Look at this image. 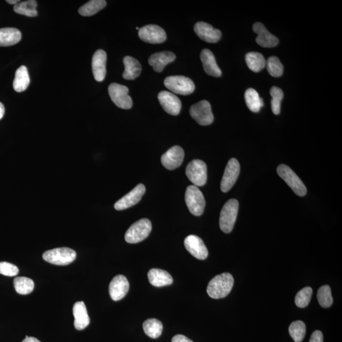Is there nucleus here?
<instances>
[{
	"label": "nucleus",
	"mask_w": 342,
	"mask_h": 342,
	"mask_svg": "<svg viewBox=\"0 0 342 342\" xmlns=\"http://www.w3.org/2000/svg\"><path fill=\"white\" fill-rule=\"evenodd\" d=\"M234 285V279L230 273H224L215 276L208 284V296L214 299H223L228 296Z\"/></svg>",
	"instance_id": "nucleus-1"
},
{
	"label": "nucleus",
	"mask_w": 342,
	"mask_h": 342,
	"mask_svg": "<svg viewBox=\"0 0 342 342\" xmlns=\"http://www.w3.org/2000/svg\"><path fill=\"white\" fill-rule=\"evenodd\" d=\"M239 203L236 199H230L222 208L219 226L222 231L225 233H231L234 228L239 213Z\"/></svg>",
	"instance_id": "nucleus-2"
},
{
	"label": "nucleus",
	"mask_w": 342,
	"mask_h": 342,
	"mask_svg": "<svg viewBox=\"0 0 342 342\" xmlns=\"http://www.w3.org/2000/svg\"><path fill=\"white\" fill-rule=\"evenodd\" d=\"M149 219H142L129 227L125 234V240L129 244H137L147 239L151 231Z\"/></svg>",
	"instance_id": "nucleus-3"
},
{
	"label": "nucleus",
	"mask_w": 342,
	"mask_h": 342,
	"mask_svg": "<svg viewBox=\"0 0 342 342\" xmlns=\"http://www.w3.org/2000/svg\"><path fill=\"white\" fill-rule=\"evenodd\" d=\"M76 252L67 247L57 248L46 251L43 254V259L52 265L66 266L74 262Z\"/></svg>",
	"instance_id": "nucleus-4"
},
{
	"label": "nucleus",
	"mask_w": 342,
	"mask_h": 342,
	"mask_svg": "<svg viewBox=\"0 0 342 342\" xmlns=\"http://www.w3.org/2000/svg\"><path fill=\"white\" fill-rule=\"evenodd\" d=\"M185 202L190 213L195 216L202 215L205 207L203 193L195 185L187 188L185 193Z\"/></svg>",
	"instance_id": "nucleus-5"
},
{
	"label": "nucleus",
	"mask_w": 342,
	"mask_h": 342,
	"mask_svg": "<svg viewBox=\"0 0 342 342\" xmlns=\"http://www.w3.org/2000/svg\"><path fill=\"white\" fill-rule=\"evenodd\" d=\"M164 85L175 94L181 95H189L195 91L194 83L189 77L182 75H172L166 77Z\"/></svg>",
	"instance_id": "nucleus-6"
},
{
	"label": "nucleus",
	"mask_w": 342,
	"mask_h": 342,
	"mask_svg": "<svg viewBox=\"0 0 342 342\" xmlns=\"http://www.w3.org/2000/svg\"><path fill=\"white\" fill-rule=\"evenodd\" d=\"M277 172L279 177L286 182V183L291 188L296 194L300 197H304L306 195V187L296 172L291 168L284 164H281L278 167Z\"/></svg>",
	"instance_id": "nucleus-7"
},
{
	"label": "nucleus",
	"mask_w": 342,
	"mask_h": 342,
	"mask_svg": "<svg viewBox=\"0 0 342 342\" xmlns=\"http://www.w3.org/2000/svg\"><path fill=\"white\" fill-rule=\"evenodd\" d=\"M186 174L195 186L202 187L207 182V165L202 161L193 160L188 164Z\"/></svg>",
	"instance_id": "nucleus-8"
},
{
	"label": "nucleus",
	"mask_w": 342,
	"mask_h": 342,
	"mask_svg": "<svg viewBox=\"0 0 342 342\" xmlns=\"http://www.w3.org/2000/svg\"><path fill=\"white\" fill-rule=\"evenodd\" d=\"M190 116L201 126H208L213 123L214 116L209 102L202 100L194 104L190 110Z\"/></svg>",
	"instance_id": "nucleus-9"
},
{
	"label": "nucleus",
	"mask_w": 342,
	"mask_h": 342,
	"mask_svg": "<svg viewBox=\"0 0 342 342\" xmlns=\"http://www.w3.org/2000/svg\"><path fill=\"white\" fill-rule=\"evenodd\" d=\"M129 89L126 86L112 83L109 86V93L112 101L122 109H130L133 106L132 98L128 95Z\"/></svg>",
	"instance_id": "nucleus-10"
},
{
	"label": "nucleus",
	"mask_w": 342,
	"mask_h": 342,
	"mask_svg": "<svg viewBox=\"0 0 342 342\" xmlns=\"http://www.w3.org/2000/svg\"><path fill=\"white\" fill-rule=\"evenodd\" d=\"M138 36L144 42L151 44L163 43L166 40L165 31L160 26L150 24L140 28Z\"/></svg>",
	"instance_id": "nucleus-11"
},
{
	"label": "nucleus",
	"mask_w": 342,
	"mask_h": 342,
	"mask_svg": "<svg viewBox=\"0 0 342 342\" xmlns=\"http://www.w3.org/2000/svg\"><path fill=\"white\" fill-rule=\"evenodd\" d=\"M240 172L239 162L236 159H231L224 171L221 182V191L226 193L231 189L235 184Z\"/></svg>",
	"instance_id": "nucleus-12"
},
{
	"label": "nucleus",
	"mask_w": 342,
	"mask_h": 342,
	"mask_svg": "<svg viewBox=\"0 0 342 342\" xmlns=\"http://www.w3.org/2000/svg\"><path fill=\"white\" fill-rule=\"evenodd\" d=\"M145 187L143 184L138 185L134 189L124 195L115 203L114 208L117 211H122L133 207L140 202L145 194Z\"/></svg>",
	"instance_id": "nucleus-13"
},
{
	"label": "nucleus",
	"mask_w": 342,
	"mask_h": 342,
	"mask_svg": "<svg viewBox=\"0 0 342 342\" xmlns=\"http://www.w3.org/2000/svg\"><path fill=\"white\" fill-rule=\"evenodd\" d=\"M158 100L164 111L172 116H177L181 112V101L176 95L169 91L159 93Z\"/></svg>",
	"instance_id": "nucleus-14"
},
{
	"label": "nucleus",
	"mask_w": 342,
	"mask_h": 342,
	"mask_svg": "<svg viewBox=\"0 0 342 342\" xmlns=\"http://www.w3.org/2000/svg\"><path fill=\"white\" fill-rule=\"evenodd\" d=\"M184 156L183 149L179 146H174L163 154L161 163L164 168L168 170H174L181 165Z\"/></svg>",
	"instance_id": "nucleus-15"
},
{
	"label": "nucleus",
	"mask_w": 342,
	"mask_h": 342,
	"mask_svg": "<svg viewBox=\"0 0 342 342\" xmlns=\"http://www.w3.org/2000/svg\"><path fill=\"white\" fill-rule=\"evenodd\" d=\"M185 246L193 257L199 260H205L208 252L203 240L196 235H189L185 239Z\"/></svg>",
	"instance_id": "nucleus-16"
},
{
	"label": "nucleus",
	"mask_w": 342,
	"mask_h": 342,
	"mask_svg": "<svg viewBox=\"0 0 342 342\" xmlns=\"http://www.w3.org/2000/svg\"><path fill=\"white\" fill-rule=\"evenodd\" d=\"M194 31L201 40L209 43H215L221 40L222 33L220 31L214 28L208 23L199 22L194 26Z\"/></svg>",
	"instance_id": "nucleus-17"
},
{
	"label": "nucleus",
	"mask_w": 342,
	"mask_h": 342,
	"mask_svg": "<svg viewBox=\"0 0 342 342\" xmlns=\"http://www.w3.org/2000/svg\"><path fill=\"white\" fill-rule=\"evenodd\" d=\"M129 289V283L127 278L123 275H117L110 283V296L114 301H119L126 296Z\"/></svg>",
	"instance_id": "nucleus-18"
},
{
	"label": "nucleus",
	"mask_w": 342,
	"mask_h": 342,
	"mask_svg": "<svg viewBox=\"0 0 342 342\" xmlns=\"http://www.w3.org/2000/svg\"><path fill=\"white\" fill-rule=\"evenodd\" d=\"M253 31L257 35L256 42L264 48H273L278 45L277 37L269 32L265 25L260 22H256L253 25Z\"/></svg>",
	"instance_id": "nucleus-19"
},
{
	"label": "nucleus",
	"mask_w": 342,
	"mask_h": 342,
	"mask_svg": "<svg viewBox=\"0 0 342 342\" xmlns=\"http://www.w3.org/2000/svg\"><path fill=\"white\" fill-rule=\"evenodd\" d=\"M107 54L103 49H98L94 54L92 59L93 76L96 82H101L106 75Z\"/></svg>",
	"instance_id": "nucleus-20"
},
{
	"label": "nucleus",
	"mask_w": 342,
	"mask_h": 342,
	"mask_svg": "<svg viewBox=\"0 0 342 342\" xmlns=\"http://www.w3.org/2000/svg\"><path fill=\"white\" fill-rule=\"evenodd\" d=\"M176 58L175 54L171 51L159 52L151 55L148 59V64L156 72H161L167 65L174 62Z\"/></svg>",
	"instance_id": "nucleus-21"
},
{
	"label": "nucleus",
	"mask_w": 342,
	"mask_h": 342,
	"mask_svg": "<svg viewBox=\"0 0 342 342\" xmlns=\"http://www.w3.org/2000/svg\"><path fill=\"white\" fill-rule=\"evenodd\" d=\"M200 59L203 64V69L208 75L216 77L221 76V70L217 64L215 57L212 51L208 49H203L201 52Z\"/></svg>",
	"instance_id": "nucleus-22"
},
{
	"label": "nucleus",
	"mask_w": 342,
	"mask_h": 342,
	"mask_svg": "<svg viewBox=\"0 0 342 342\" xmlns=\"http://www.w3.org/2000/svg\"><path fill=\"white\" fill-rule=\"evenodd\" d=\"M73 315L74 317V326L77 330H84L90 324L87 309L83 302H75L73 306Z\"/></svg>",
	"instance_id": "nucleus-23"
},
{
	"label": "nucleus",
	"mask_w": 342,
	"mask_h": 342,
	"mask_svg": "<svg viewBox=\"0 0 342 342\" xmlns=\"http://www.w3.org/2000/svg\"><path fill=\"white\" fill-rule=\"evenodd\" d=\"M148 277L151 284L156 287L170 285L173 282L170 274L160 269H151L148 273Z\"/></svg>",
	"instance_id": "nucleus-24"
},
{
	"label": "nucleus",
	"mask_w": 342,
	"mask_h": 342,
	"mask_svg": "<svg viewBox=\"0 0 342 342\" xmlns=\"http://www.w3.org/2000/svg\"><path fill=\"white\" fill-rule=\"evenodd\" d=\"M22 38V34L16 28L0 29V46H10L19 43Z\"/></svg>",
	"instance_id": "nucleus-25"
},
{
	"label": "nucleus",
	"mask_w": 342,
	"mask_h": 342,
	"mask_svg": "<svg viewBox=\"0 0 342 342\" xmlns=\"http://www.w3.org/2000/svg\"><path fill=\"white\" fill-rule=\"evenodd\" d=\"M125 70L122 77L126 80H134L142 72V66L137 59L132 57L126 56L124 59Z\"/></svg>",
	"instance_id": "nucleus-26"
},
{
	"label": "nucleus",
	"mask_w": 342,
	"mask_h": 342,
	"mask_svg": "<svg viewBox=\"0 0 342 342\" xmlns=\"http://www.w3.org/2000/svg\"><path fill=\"white\" fill-rule=\"evenodd\" d=\"M30 83V75L28 74L27 67L22 65L15 72V76L13 83L14 90L18 93L24 91L28 88Z\"/></svg>",
	"instance_id": "nucleus-27"
},
{
	"label": "nucleus",
	"mask_w": 342,
	"mask_h": 342,
	"mask_svg": "<svg viewBox=\"0 0 342 342\" xmlns=\"http://www.w3.org/2000/svg\"><path fill=\"white\" fill-rule=\"evenodd\" d=\"M38 4L35 0H28V1L19 2L15 5L14 10L18 14L25 15L30 17L37 16Z\"/></svg>",
	"instance_id": "nucleus-28"
},
{
	"label": "nucleus",
	"mask_w": 342,
	"mask_h": 342,
	"mask_svg": "<svg viewBox=\"0 0 342 342\" xmlns=\"http://www.w3.org/2000/svg\"><path fill=\"white\" fill-rule=\"evenodd\" d=\"M245 99L247 106L250 111L253 112H258L264 107V101L262 98L254 89L249 88L245 91Z\"/></svg>",
	"instance_id": "nucleus-29"
},
{
	"label": "nucleus",
	"mask_w": 342,
	"mask_h": 342,
	"mask_svg": "<svg viewBox=\"0 0 342 342\" xmlns=\"http://www.w3.org/2000/svg\"><path fill=\"white\" fill-rule=\"evenodd\" d=\"M247 66L254 72L261 71L266 67V61L262 54L258 52H250L245 56Z\"/></svg>",
	"instance_id": "nucleus-30"
},
{
	"label": "nucleus",
	"mask_w": 342,
	"mask_h": 342,
	"mask_svg": "<svg viewBox=\"0 0 342 342\" xmlns=\"http://www.w3.org/2000/svg\"><path fill=\"white\" fill-rule=\"evenodd\" d=\"M106 5L105 0H91L80 7L79 13L82 16H92L103 9Z\"/></svg>",
	"instance_id": "nucleus-31"
},
{
	"label": "nucleus",
	"mask_w": 342,
	"mask_h": 342,
	"mask_svg": "<svg viewBox=\"0 0 342 342\" xmlns=\"http://www.w3.org/2000/svg\"><path fill=\"white\" fill-rule=\"evenodd\" d=\"M143 330L146 335L153 339L157 338L163 332V325L160 321L154 319H148L143 323Z\"/></svg>",
	"instance_id": "nucleus-32"
},
{
	"label": "nucleus",
	"mask_w": 342,
	"mask_h": 342,
	"mask_svg": "<svg viewBox=\"0 0 342 342\" xmlns=\"http://www.w3.org/2000/svg\"><path fill=\"white\" fill-rule=\"evenodd\" d=\"M14 284L15 291L20 295L30 294L35 288V283L32 279L26 277L15 278Z\"/></svg>",
	"instance_id": "nucleus-33"
},
{
	"label": "nucleus",
	"mask_w": 342,
	"mask_h": 342,
	"mask_svg": "<svg viewBox=\"0 0 342 342\" xmlns=\"http://www.w3.org/2000/svg\"><path fill=\"white\" fill-rule=\"evenodd\" d=\"M289 333L296 342H302L305 337L306 327L304 322L296 321L292 323L289 327Z\"/></svg>",
	"instance_id": "nucleus-34"
},
{
	"label": "nucleus",
	"mask_w": 342,
	"mask_h": 342,
	"mask_svg": "<svg viewBox=\"0 0 342 342\" xmlns=\"http://www.w3.org/2000/svg\"><path fill=\"white\" fill-rule=\"evenodd\" d=\"M266 66L268 71L273 77H279L281 76L283 73V65L281 64L278 57H271L266 62Z\"/></svg>",
	"instance_id": "nucleus-35"
},
{
	"label": "nucleus",
	"mask_w": 342,
	"mask_h": 342,
	"mask_svg": "<svg viewBox=\"0 0 342 342\" xmlns=\"http://www.w3.org/2000/svg\"><path fill=\"white\" fill-rule=\"evenodd\" d=\"M318 300L321 307L328 308L333 304V297L330 287L328 285L321 286L318 290Z\"/></svg>",
	"instance_id": "nucleus-36"
},
{
	"label": "nucleus",
	"mask_w": 342,
	"mask_h": 342,
	"mask_svg": "<svg viewBox=\"0 0 342 342\" xmlns=\"http://www.w3.org/2000/svg\"><path fill=\"white\" fill-rule=\"evenodd\" d=\"M271 108L274 114L279 115L281 111V103L283 98V92L280 88L274 86L271 89Z\"/></svg>",
	"instance_id": "nucleus-37"
},
{
	"label": "nucleus",
	"mask_w": 342,
	"mask_h": 342,
	"mask_svg": "<svg viewBox=\"0 0 342 342\" xmlns=\"http://www.w3.org/2000/svg\"><path fill=\"white\" fill-rule=\"evenodd\" d=\"M312 290L310 287H305L297 293L296 297V304L297 307L304 308L309 305L311 299Z\"/></svg>",
	"instance_id": "nucleus-38"
},
{
	"label": "nucleus",
	"mask_w": 342,
	"mask_h": 342,
	"mask_svg": "<svg viewBox=\"0 0 342 342\" xmlns=\"http://www.w3.org/2000/svg\"><path fill=\"white\" fill-rule=\"evenodd\" d=\"M19 270L16 266L7 262H0V274L7 276H15L18 275Z\"/></svg>",
	"instance_id": "nucleus-39"
},
{
	"label": "nucleus",
	"mask_w": 342,
	"mask_h": 342,
	"mask_svg": "<svg viewBox=\"0 0 342 342\" xmlns=\"http://www.w3.org/2000/svg\"><path fill=\"white\" fill-rule=\"evenodd\" d=\"M309 342H323V335L321 331L317 330L312 334Z\"/></svg>",
	"instance_id": "nucleus-40"
},
{
	"label": "nucleus",
	"mask_w": 342,
	"mask_h": 342,
	"mask_svg": "<svg viewBox=\"0 0 342 342\" xmlns=\"http://www.w3.org/2000/svg\"><path fill=\"white\" fill-rule=\"evenodd\" d=\"M172 342H193L187 336L182 335H177L172 338Z\"/></svg>",
	"instance_id": "nucleus-41"
},
{
	"label": "nucleus",
	"mask_w": 342,
	"mask_h": 342,
	"mask_svg": "<svg viewBox=\"0 0 342 342\" xmlns=\"http://www.w3.org/2000/svg\"><path fill=\"white\" fill-rule=\"evenodd\" d=\"M22 342H41L35 337H31V336H26L25 338Z\"/></svg>",
	"instance_id": "nucleus-42"
},
{
	"label": "nucleus",
	"mask_w": 342,
	"mask_h": 342,
	"mask_svg": "<svg viewBox=\"0 0 342 342\" xmlns=\"http://www.w3.org/2000/svg\"><path fill=\"white\" fill-rule=\"evenodd\" d=\"M5 114V107L3 103L0 102V119L4 117Z\"/></svg>",
	"instance_id": "nucleus-43"
},
{
	"label": "nucleus",
	"mask_w": 342,
	"mask_h": 342,
	"mask_svg": "<svg viewBox=\"0 0 342 342\" xmlns=\"http://www.w3.org/2000/svg\"><path fill=\"white\" fill-rule=\"evenodd\" d=\"M7 3L11 5H16L19 2V0H7Z\"/></svg>",
	"instance_id": "nucleus-44"
}]
</instances>
